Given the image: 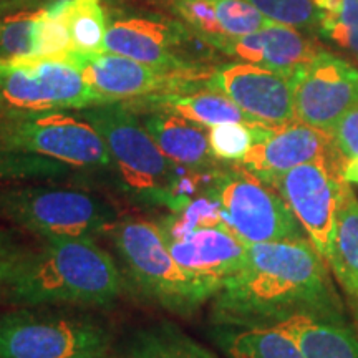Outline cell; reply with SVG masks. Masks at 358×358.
<instances>
[{
	"label": "cell",
	"instance_id": "obj_1",
	"mask_svg": "<svg viewBox=\"0 0 358 358\" xmlns=\"http://www.w3.org/2000/svg\"><path fill=\"white\" fill-rule=\"evenodd\" d=\"M295 315L345 322L329 264L307 237L249 244L243 266L213 297L214 325L274 327Z\"/></svg>",
	"mask_w": 358,
	"mask_h": 358
},
{
	"label": "cell",
	"instance_id": "obj_2",
	"mask_svg": "<svg viewBox=\"0 0 358 358\" xmlns=\"http://www.w3.org/2000/svg\"><path fill=\"white\" fill-rule=\"evenodd\" d=\"M123 277L105 249L88 236L47 237L29 249L2 295L12 306H108Z\"/></svg>",
	"mask_w": 358,
	"mask_h": 358
},
{
	"label": "cell",
	"instance_id": "obj_3",
	"mask_svg": "<svg viewBox=\"0 0 358 358\" xmlns=\"http://www.w3.org/2000/svg\"><path fill=\"white\" fill-rule=\"evenodd\" d=\"M108 148L118 186L143 208H166L176 213L191 199L181 191L176 166L143 127L124 101L100 103L78 110Z\"/></svg>",
	"mask_w": 358,
	"mask_h": 358
},
{
	"label": "cell",
	"instance_id": "obj_4",
	"mask_svg": "<svg viewBox=\"0 0 358 358\" xmlns=\"http://www.w3.org/2000/svg\"><path fill=\"white\" fill-rule=\"evenodd\" d=\"M0 219L42 239L110 232L118 211L95 192L52 185L0 186Z\"/></svg>",
	"mask_w": 358,
	"mask_h": 358
},
{
	"label": "cell",
	"instance_id": "obj_5",
	"mask_svg": "<svg viewBox=\"0 0 358 358\" xmlns=\"http://www.w3.org/2000/svg\"><path fill=\"white\" fill-rule=\"evenodd\" d=\"M113 334L82 312L22 307L0 313V358H75L110 353Z\"/></svg>",
	"mask_w": 358,
	"mask_h": 358
},
{
	"label": "cell",
	"instance_id": "obj_6",
	"mask_svg": "<svg viewBox=\"0 0 358 358\" xmlns=\"http://www.w3.org/2000/svg\"><path fill=\"white\" fill-rule=\"evenodd\" d=\"M128 274L159 306L189 315L213 295L179 267L158 222L123 219L110 231Z\"/></svg>",
	"mask_w": 358,
	"mask_h": 358
},
{
	"label": "cell",
	"instance_id": "obj_7",
	"mask_svg": "<svg viewBox=\"0 0 358 358\" xmlns=\"http://www.w3.org/2000/svg\"><path fill=\"white\" fill-rule=\"evenodd\" d=\"M0 145L57 159L75 169L113 168L103 138L78 111L0 108Z\"/></svg>",
	"mask_w": 358,
	"mask_h": 358
},
{
	"label": "cell",
	"instance_id": "obj_8",
	"mask_svg": "<svg viewBox=\"0 0 358 358\" xmlns=\"http://www.w3.org/2000/svg\"><path fill=\"white\" fill-rule=\"evenodd\" d=\"M208 194L219 201L227 227L245 244L307 237L279 191L239 164L214 169Z\"/></svg>",
	"mask_w": 358,
	"mask_h": 358
},
{
	"label": "cell",
	"instance_id": "obj_9",
	"mask_svg": "<svg viewBox=\"0 0 358 358\" xmlns=\"http://www.w3.org/2000/svg\"><path fill=\"white\" fill-rule=\"evenodd\" d=\"M103 100L77 66L62 57H34L0 64V108L78 111Z\"/></svg>",
	"mask_w": 358,
	"mask_h": 358
},
{
	"label": "cell",
	"instance_id": "obj_10",
	"mask_svg": "<svg viewBox=\"0 0 358 358\" xmlns=\"http://www.w3.org/2000/svg\"><path fill=\"white\" fill-rule=\"evenodd\" d=\"M201 40L182 22L156 15L120 17L108 24L103 50L118 53L151 69L186 77L199 75L201 65L189 53Z\"/></svg>",
	"mask_w": 358,
	"mask_h": 358
},
{
	"label": "cell",
	"instance_id": "obj_11",
	"mask_svg": "<svg viewBox=\"0 0 358 358\" xmlns=\"http://www.w3.org/2000/svg\"><path fill=\"white\" fill-rule=\"evenodd\" d=\"M342 168V158L334 153L290 169L275 185V189L301 222L307 239L327 264L332 254L337 224Z\"/></svg>",
	"mask_w": 358,
	"mask_h": 358
},
{
	"label": "cell",
	"instance_id": "obj_12",
	"mask_svg": "<svg viewBox=\"0 0 358 358\" xmlns=\"http://www.w3.org/2000/svg\"><path fill=\"white\" fill-rule=\"evenodd\" d=\"M290 82L295 122L329 136L338 120L358 105V69L327 50L295 70Z\"/></svg>",
	"mask_w": 358,
	"mask_h": 358
},
{
	"label": "cell",
	"instance_id": "obj_13",
	"mask_svg": "<svg viewBox=\"0 0 358 358\" xmlns=\"http://www.w3.org/2000/svg\"><path fill=\"white\" fill-rule=\"evenodd\" d=\"M204 87L226 95L259 124L295 122L292 82L279 71L236 60L209 71Z\"/></svg>",
	"mask_w": 358,
	"mask_h": 358
},
{
	"label": "cell",
	"instance_id": "obj_14",
	"mask_svg": "<svg viewBox=\"0 0 358 358\" xmlns=\"http://www.w3.org/2000/svg\"><path fill=\"white\" fill-rule=\"evenodd\" d=\"M62 58L77 66L103 103L138 100L206 78L166 73L106 50H70Z\"/></svg>",
	"mask_w": 358,
	"mask_h": 358
},
{
	"label": "cell",
	"instance_id": "obj_15",
	"mask_svg": "<svg viewBox=\"0 0 358 358\" xmlns=\"http://www.w3.org/2000/svg\"><path fill=\"white\" fill-rule=\"evenodd\" d=\"M337 153L330 136L320 129L292 122L280 127L256 124V141L239 166L275 187L290 169Z\"/></svg>",
	"mask_w": 358,
	"mask_h": 358
},
{
	"label": "cell",
	"instance_id": "obj_16",
	"mask_svg": "<svg viewBox=\"0 0 358 358\" xmlns=\"http://www.w3.org/2000/svg\"><path fill=\"white\" fill-rule=\"evenodd\" d=\"M164 239L179 267L213 297L239 271L249 248L227 227H198Z\"/></svg>",
	"mask_w": 358,
	"mask_h": 358
},
{
	"label": "cell",
	"instance_id": "obj_17",
	"mask_svg": "<svg viewBox=\"0 0 358 358\" xmlns=\"http://www.w3.org/2000/svg\"><path fill=\"white\" fill-rule=\"evenodd\" d=\"M322 50L325 48L302 30L271 22L256 32L227 40L219 45L216 52L292 77L295 70L313 60Z\"/></svg>",
	"mask_w": 358,
	"mask_h": 358
},
{
	"label": "cell",
	"instance_id": "obj_18",
	"mask_svg": "<svg viewBox=\"0 0 358 358\" xmlns=\"http://www.w3.org/2000/svg\"><path fill=\"white\" fill-rule=\"evenodd\" d=\"M141 123L159 150L179 168L192 173H209L219 168V159L209 145L208 128L161 110H150Z\"/></svg>",
	"mask_w": 358,
	"mask_h": 358
},
{
	"label": "cell",
	"instance_id": "obj_19",
	"mask_svg": "<svg viewBox=\"0 0 358 358\" xmlns=\"http://www.w3.org/2000/svg\"><path fill=\"white\" fill-rule=\"evenodd\" d=\"M194 87L196 82H191L179 88L145 96L143 106L148 110L169 111L204 128L222 123L259 124L222 93L211 88L199 90Z\"/></svg>",
	"mask_w": 358,
	"mask_h": 358
},
{
	"label": "cell",
	"instance_id": "obj_20",
	"mask_svg": "<svg viewBox=\"0 0 358 358\" xmlns=\"http://www.w3.org/2000/svg\"><path fill=\"white\" fill-rule=\"evenodd\" d=\"M274 327L290 335L306 358H358V334L347 322L295 315Z\"/></svg>",
	"mask_w": 358,
	"mask_h": 358
},
{
	"label": "cell",
	"instance_id": "obj_21",
	"mask_svg": "<svg viewBox=\"0 0 358 358\" xmlns=\"http://www.w3.org/2000/svg\"><path fill=\"white\" fill-rule=\"evenodd\" d=\"M329 266L350 303H358V199L343 179L340 182L337 224Z\"/></svg>",
	"mask_w": 358,
	"mask_h": 358
},
{
	"label": "cell",
	"instance_id": "obj_22",
	"mask_svg": "<svg viewBox=\"0 0 358 358\" xmlns=\"http://www.w3.org/2000/svg\"><path fill=\"white\" fill-rule=\"evenodd\" d=\"M211 337L229 358H306L295 340L277 327L216 325Z\"/></svg>",
	"mask_w": 358,
	"mask_h": 358
},
{
	"label": "cell",
	"instance_id": "obj_23",
	"mask_svg": "<svg viewBox=\"0 0 358 358\" xmlns=\"http://www.w3.org/2000/svg\"><path fill=\"white\" fill-rule=\"evenodd\" d=\"M118 358H217L169 322H159L136 330Z\"/></svg>",
	"mask_w": 358,
	"mask_h": 358
},
{
	"label": "cell",
	"instance_id": "obj_24",
	"mask_svg": "<svg viewBox=\"0 0 358 358\" xmlns=\"http://www.w3.org/2000/svg\"><path fill=\"white\" fill-rule=\"evenodd\" d=\"M47 2L0 3V64L38 57V25Z\"/></svg>",
	"mask_w": 358,
	"mask_h": 358
},
{
	"label": "cell",
	"instance_id": "obj_25",
	"mask_svg": "<svg viewBox=\"0 0 358 358\" xmlns=\"http://www.w3.org/2000/svg\"><path fill=\"white\" fill-rule=\"evenodd\" d=\"M319 35L358 60V0H315Z\"/></svg>",
	"mask_w": 358,
	"mask_h": 358
},
{
	"label": "cell",
	"instance_id": "obj_26",
	"mask_svg": "<svg viewBox=\"0 0 358 358\" xmlns=\"http://www.w3.org/2000/svg\"><path fill=\"white\" fill-rule=\"evenodd\" d=\"M73 171L69 164L45 156L20 153L0 145V182L57 181Z\"/></svg>",
	"mask_w": 358,
	"mask_h": 358
},
{
	"label": "cell",
	"instance_id": "obj_27",
	"mask_svg": "<svg viewBox=\"0 0 358 358\" xmlns=\"http://www.w3.org/2000/svg\"><path fill=\"white\" fill-rule=\"evenodd\" d=\"M66 22L73 50H103L108 20L101 0H70Z\"/></svg>",
	"mask_w": 358,
	"mask_h": 358
},
{
	"label": "cell",
	"instance_id": "obj_28",
	"mask_svg": "<svg viewBox=\"0 0 358 358\" xmlns=\"http://www.w3.org/2000/svg\"><path fill=\"white\" fill-rule=\"evenodd\" d=\"M168 6L179 22L189 27L214 50L226 42V35L217 22L213 0H168Z\"/></svg>",
	"mask_w": 358,
	"mask_h": 358
},
{
	"label": "cell",
	"instance_id": "obj_29",
	"mask_svg": "<svg viewBox=\"0 0 358 358\" xmlns=\"http://www.w3.org/2000/svg\"><path fill=\"white\" fill-rule=\"evenodd\" d=\"M267 19L294 27L306 34L319 35L320 10L315 0H245Z\"/></svg>",
	"mask_w": 358,
	"mask_h": 358
},
{
	"label": "cell",
	"instance_id": "obj_30",
	"mask_svg": "<svg viewBox=\"0 0 358 358\" xmlns=\"http://www.w3.org/2000/svg\"><path fill=\"white\" fill-rule=\"evenodd\" d=\"M214 156L224 163H241L256 141V124L222 123L208 128Z\"/></svg>",
	"mask_w": 358,
	"mask_h": 358
},
{
	"label": "cell",
	"instance_id": "obj_31",
	"mask_svg": "<svg viewBox=\"0 0 358 358\" xmlns=\"http://www.w3.org/2000/svg\"><path fill=\"white\" fill-rule=\"evenodd\" d=\"M213 3L216 8L219 25L226 35V42L231 38L256 32V30L274 22L267 19L259 8L245 2V0H213Z\"/></svg>",
	"mask_w": 358,
	"mask_h": 358
},
{
	"label": "cell",
	"instance_id": "obj_32",
	"mask_svg": "<svg viewBox=\"0 0 358 358\" xmlns=\"http://www.w3.org/2000/svg\"><path fill=\"white\" fill-rule=\"evenodd\" d=\"M335 150L343 164L358 158V105L342 116L330 133Z\"/></svg>",
	"mask_w": 358,
	"mask_h": 358
},
{
	"label": "cell",
	"instance_id": "obj_33",
	"mask_svg": "<svg viewBox=\"0 0 358 358\" xmlns=\"http://www.w3.org/2000/svg\"><path fill=\"white\" fill-rule=\"evenodd\" d=\"M27 254L29 248H25L10 232L0 229V295L10 284Z\"/></svg>",
	"mask_w": 358,
	"mask_h": 358
},
{
	"label": "cell",
	"instance_id": "obj_34",
	"mask_svg": "<svg viewBox=\"0 0 358 358\" xmlns=\"http://www.w3.org/2000/svg\"><path fill=\"white\" fill-rule=\"evenodd\" d=\"M340 176H342L343 181L348 182V185H357L358 186V158H353L350 161H347V163L343 164Z\"/></svg>",
	"mask_w": 358,
	"mask_h": 358
},
{
	"label": "cell",
	"instance_id": "obj_35",
	"mask_svg": "<svg viewBox=\"0 0 358 358\" xmlns=\"http://www.w3.org/2000/svg\"><path fill=\"white\" fill-rule=\"evenodd\" d=\"M27 2H47V0H0V3H27Z\"/></svg>",
	"mask_w": 358,
	"mask_h": 358
},
{
	"label": "cell",
	"instance_id": "obj_36",
	"mask_svg": "<svg viewBox=\"0 0 358 358\" xmlns=\"http://www.w3.org/2000/svg\"><path fill=\"white\" fill-rule=\"evenodd\" d=\"M353 319H355V332L358 334V303H352Z\"/></svg>",
	"mask_w": 358,
	"mask_h": 358
},
{
	"label": "cell",
	"instance_id": "obj_37",
	"mask_svg": "<svg viewBox=\"0 0 358 358\" xmlns=\"http://www.w3.org/2000/svg\"><path fill=\"white\" fill-rule=\"evenodd\" d=\"M75 358H111L110 353H103V355H90V357H75Z\"/></svg>",
	"mask_w": 358,
	"mask_h": 358
}]
</instances>
